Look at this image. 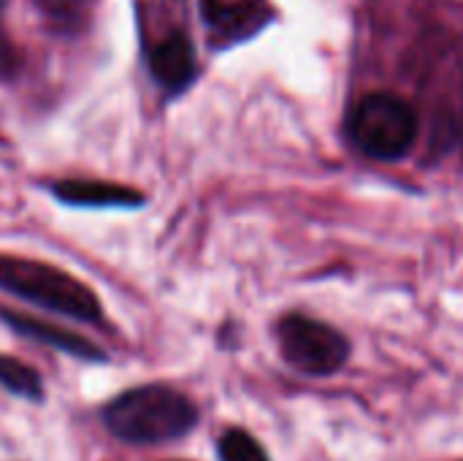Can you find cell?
<instances>
[{"label": "cell", "mask_w": 463, "mask_h": 461, "mask_svg": "<svg viewBox=\"0 0 463 461\" xmlns=\"http://www.w3.org/2000/svg\"><path fill=\"white\" fill-rule=\"evenodd\" d=\"M103 424L128 446H165L195 429L198 408L179 389L152 383L114 397L103 408Z\"/></svg>", "instance_id": "6da1fadb"}, {"label": "cell", "mask_w": 463, "mask_h": 461, "mask_svg": "<svg viewBox=\"0 0 463 461\" xmlns=\"http://www.w3.org/2000/svg\"><path fill=\"white\" fill-rule=\"evenodd\" d=\"M146 68L152 82L168 95H182L198 76L195 46L182 30H171L146 49Z\"/></svg>", "instance_id": "5b68a950"}, {"label": "cell", "mask_w": 463, "mask_h": 461, "mask_svg": "<svg viewBox=\"0 0 463 461\" xmlns=\"http://www.w3.org/2000/svg\"><path fill=\"white\" fill-rule=\"evenodd\" d=\"M220 459L222 461H269L263 446L244 429H228L220 437Z\"/></svg>", "instance_id": "30bf717a"}, {"label": "cell", "mask_w": 463, "mask_h": 461, "mask_svg": "<svg viewBox=\"0 0 463 461\" xmlns=\"http://www.w3.org/2000/svg\"><path fill=\"white\" fill-rule=\"evenodd\" d=\"M0 291L24 304L71 318L84 326H103L106 315L95 291L79 277L43 261L0 255Z\"/></svg>", "instance_id": "7a4b0ae2"}, {"label": "cell", "mask_w": 463, "mask_h": 461, "mask_svg": "<svg viewBox=\"0 0 463 461\" xmlns=\"http://www.w3.org/2000/svg\"><path fill=\"white\" fill-rule=\"evenodd\" d=\"M0 386L27 402H43V380L33 367L22 364L19 359L0 356Z\"/></svg>", "instance_id": "9c48e42d"}, {"label": "cell", "mask_w": 463, "mask_h": 461, "mask_svg": "<svg viewBox=\"0 0 463 461\" xmlns=\"http://www.w3.org/2000/svg\"><path fill=\"white\" fill-rule=\"evenodd\" d=\"M201 11L220 43L250 38L269 22L266 0H201Z\"/></svg>", "instance_id": "52a82bcc"}, {"label": "cell", "mask_w": 463, "mask_h": 461, "mask_svg": "<svg viewBox=\"0 0 463 461\" xmlns=\"http://www.w3.org/2000/svg\"><path fill=\"white\" fill-rule=\"evenodd\" d=\"M0 318L16 334L27 337L33 342H41L46 348H54V351H60V353H65L71 359H79V361H87V364H103L109 359L92 340H87L79 331L60 329V326H54L49 321L33 318L27 312H19V310H0Z\"/></svg>", "instance_id": "8992f818"}, {"label": "cell", "mask_w": 463, "mask_h": 461, "mask_svg": "<svg viewBox=\"0 0 463 461\" xmlns=\"http://www.w3.org/2000/svg\"><path fill=\"white\" fill-rule=\"evenodd\" d=\"M285 361L304 375H334L350 359V342L342 331L307 315H288L277 326Z\"/></svg>", "instance_id": "277c9868"}, {"label": "cell", "mask_w": 463, "mask_h": 461, "mask_svg": "<svg viewBox=\"0 0 463 461\" xmlns=\"http://www.w3.org/2000/svg\"><path fill=\"white\" fill-rule=\"evenodd\" d=\"M347 128L353 141L366 155L380 160H396L407 155L418 136V114L407 101L388 92H374L358 101Z\"/></svg>", "instance_id": "3957f363"}, {"label": "cell", "mask_w": 463, "mask_h": 461, "mask_svg": "<svg viewBox=\"0 0 463 461\" xmlns=\"http://www.w3.org/2000/svg\"><path fill=\"white\" fill-rule=\"evenodd\" d=\"M52 196L60 204L79 206V209H136L144 206V193L100 179H60L49 185Z\"/></svg>", "instance_id": "ba28073f"}]
</instances>
